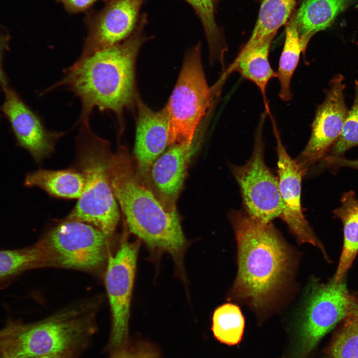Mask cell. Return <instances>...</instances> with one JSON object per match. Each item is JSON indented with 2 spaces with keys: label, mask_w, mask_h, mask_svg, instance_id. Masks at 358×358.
<instances>
[{
  "label": "cell",
  "mask_w": 358,
  "mask_h": 358,
  "mask_svg": "<svg viewBox=\"0 0 358 358\" xmlns=\"http://www.w3.org/2000/svg\"><path fill=\"white\" fill-rule=\"evenodd\" d=\"M276 141L279 188L283 208L280 217L287 224L299 243H309L318 248L327 261L326 250L304 217L301 204V182L304 176L300 167L286 151L274 121Z\"/></svg>",
  "instance_id": "obj_13"
},
{
  "label": "cell",
  "mask_w": 358,
  "mask_h": 358,
  "mask_svg": "<svg viewBox=\"0 0 358 358\" xmlns=\"http://www.w3.org/2000/svg\"><path fill=\"white\" fill-rule=\"evenodd\" d=\"M342 75L331 81L325 100L318 107L312 125L309 140L294 159L304 176L326 155L338 138L348 115L344 100L345 85Z\"/></svg>",
  "instance_id": "obj_11"
},
{
  "label": "cell",
  "mask_w": 358,
  "mask_h": 358,
  "mask_svg": "<svg viewBox=\"0 0 358 358\" xmlns=\"http://www.w3.org/2000/svg\"><path fill=\"white\" fill-rule=\"evenodd\" d=\"M341 206L333 210L343 225L344 241L337 268L333 278L338 281L346 276L358 253V198L353 190L344 192Z\"/></svg>",
  "instance_id": "obj_19"
},
{
  "label": "cell",
  "mask_w": 358,
  "mask_h": 358,
  "mask_svg": "<svg viewBox=\"0 0 358 358\" xmlns=\"http://www.w3.org/2000/svg\"><path fill=\"white\" fill-rule=\"evenodd\" d=\"M193 141L170 146L152 165L147 182H151L152 191L166 209H176V202L182 188L190 158Z\"/></svg>",
  "instance_id": "obj_15"
},
{
  "label": "cell",
  "mask_w": 358,
  "mask_h": 358,
  "mask_svg": "<svg viewBox=\"0 0 358 358\" xmlns=\"http://www.w3.org/2000/svg\"><path fill=\"white\" fill-rule=\"evenodd\" d=\"M357 146H358V81L355 83L354 103L348 111L340 135L324 157H343L348 150Z\"/></svg>",
  "instance_id": "obj_26"
},
{
  "label": "cell",
  "mask_w": 358,
  "mask_h": 358,
  "mask_svg": "<svg viewBox=\"0 0 358 358\" xmlns=\"http://www.w3.org/2000/svg\"><path fill=\"white\" fill-rule=\"evenodd\" d=\"M244 327V316L236 305L225 303L215 310L211 329L220 342L229 346L238 344L242 339Z\"/></svg>",
  "instance_id": "obj_23"
},
{
  "label": "cell",
  "mask_w": 358,
  "mask_h": 358,
  "mask_svg": "<svg viewBox=\"0 0 358 358\" xmlns=\"http://www.w3.org/2000/svg\"><path fill=\"white\" fill-rule=\"evenodd\" d=\"M201 61L200 44L187 52L166 108L168 145L193 141L195 131L212 103Z\"/></svg>",
  "instance_id": "obj_6"
},
{
  "label": "cell",
  "mask_w": 358,
  "mask_h": 358,
  "mask_svg": "<svg viewBox=\"0 0 358 358\" xmlns=\"http://www.w3.org/2000/svg\"></svg>",
  "instance_id": "obj_35"
},
{
  "label": "cell",
  "mask_w": 358,
  "mask_h": 358,
  "mask_svg": "<svg viewBox=\"0 0 358 358\" xmlns=\"http://www.w3.org/2000/svg\"><path fill=\"white\" fill-rule=\"evenodd\" d=\"M8 48V38L0 34V85L2 89L9 87L8 79L4 72L2 66V60L4 53Z\"/></svg>",
  "instance_id": "obj_31"
},
{
  "label": "cell",
  "mask_w": 358,
  "mask_h": 358,
  "mask_svg": "<svg viewBox=\"0 0 358 358\" xmlns=\"http://www.w3.org/2000/svg\"><path fill=\"white\" fill-rule=\"evenodd\" d=\"M333 173L341 167H348L358 170V159L349 160L344 156L338 157H325L320 162Z\"/></svg>",
  "instance_id": "obj_29"
},
{
  "label": "cell",
  "mask_w": 358,
  "mask_h": 358,
  "mask_svg": "<svg viewBox=\"0 0 358 358\" xmlns=\"http://www.w3.org/2000/svg\"><path fill=\"white\" fill-rule=\"evenodd\" d=\"M238 249V272L231 294L256 309L268 306L290 270L289 251L271 222L251 218L245 211L229 214Z\"/></svg>",
  "instance_id": "obj_2"
},
{
  "label": "cell",
  "mask_w": 358,
  "mask_h": 358,
  "mask_svg": "<svg viewBox=\"0 0 358 358\" xmlns=\"http://www.w3.org/2000/svg\"><path fill=\"white\" fill-rule=\"evenodd\" d=\"M139 243L122 242L108 258L105 283L112 316L108 347L113 351L125 344L135 279Z\"/></svg>",
  "instance_id": "obj_10"
},
{
  "label": "cell",
  "mask_w": 358,
  "mask_h": 358,
  "mask_svg": "<svg viewBox=\"0 0 358 358\" xmlns=\"http://www.w3.org/2000/svg\"><path fill=\"white\" fill-rule=\"evenodd\" d=\"M107 238L90 224L67 220L36 244L42 253L44 267L95 270L107 258Z\"/></svg>",
  "instance_id": "obj_7"
},
{
  "label": "cell",
  "mask_w": 358,
  "mask_h": 358,
  "mask_svg": "<svg viewBox=\"0 0 358 358\" xmlns=\"http://www.w3.org/2000/svg\"><path fill=\"white\" fill-rule=\"evenodd\" d=\"M64 5L66 11L75 14L87 11L98 0L105 1L106 0H56Z\"/></svg>",
  "instance_id": "obj_30"
},
{
  "label": "cell",
  "mask_w": 358,
  "mask_h": 358,
  "mask_svg": "<svg viewBox=\"0 0 358 358\" xmlns=\"http://www.w3.org/2000/svg\"><path fill=\"white\" fill-rule=\"evenodd\" d=\"M273 38L251 47L241 49L238 55L227 69L230 74L237 72L244 78L252 82L259 88L263 98L267 113L270 114L266 91L269 81L277 77L272 69L268 55Z\"/></svg>",
  "instance_id": "obj_17"
},
{
  "label": "cell",
  "mask_w": 358,
  "mask_h": 358,
  "mask_svg": "<svg viewBox=\"0 0 358 358\" xmlns=\"http://www.w3.org/2000/svg\"><path fill=\"white\" fill-rule=\"evenodd\" d=\"M137 103L134 147L136 173L145 183L152 165L168 146V115L166 107L154 111L139 99Z\"/></svg>",
  "instance_id": "obj_16"
},
{
  "label": "cell",
  "mask_w": 358,
  "mask_h": 358,
  "mask_svg": "<svg viewBox=\"0 0 358 358\" xmlns=\"http://www.w3.org/2000/svg\"><path fill=\"white\" fill-rule=\"evenodd\" d=\"M296 0H264L250 38L244 45L248 48L273 38L277 30L285 23Z\"/></svg>",
  "instance_id": "obj_21"
},
{
  "label": "cell",
  "mask_w": 358,
  "mask_h": 358,
  "mask_svg": "<svg viewBox=\"0 0 358 358\" xmlns=\"http://www.w3.org/2000/svg\"><path fill=\"white\" fill-rule=\"evenodd\" d=\"M110 358H159L151 347L144 345L127 346L125 344L112 351Z\"/></svg>",
  "instance_id": "obj_28"
},
{
  "label": "cell",
  "mask_w": 358,
  "mask_h": 358,
  "mask_svg": "<svg viewBox=\"0 0 358 358\" xmlns=\"http://www.w3.org/2000/svg\"><path fill=\"white\" fill-rule=\"evenodd\" d=\"M194 8L203 25L211 50L218 52L223 57L225 48L221 32L215 18V0H185Z\"/></svg>",
  "instance_id": "obj_27"
},
{
  "label": "cell",
  "mask_w": 358,
  "mask_h": 358,
  "mask_svg": "<svg viewBox=\"0 0 358 358\" xmlns=\"http://www.w3.org/2000/svg\"><path fill=\"white\" fill-rule=\"evenodd\" d=\"M82 124L79 161L85 187L68 220L90 224L109 237L114 232L120 216L109 175L112 153L108 142L91 132L89 122Z\"/></svg>",
  "instance_id": "obj_5"
},
{
  "label": "cell",
  "mask_w": 358,
  "mask_h": 358,
  "mask_svg": "<svg viewBox=\"0 0 358 358\" xmlns=\"http://www.w3.org/2000/svg\"><path fill=\"white\" fill-rule=\"evenodd\" d=\"M302 52L305 50L300 42L294 15L286 27L284 45L276 73L280 84L279 96L283 101H289L292 98L291 79Z\"/></svg>",
  "instance_id": "obj_22"
},
{
  "label": "cell",
  "mask_w": 358,
  "mask_h": 358,
  "mask_svg": "<svg viewBox=\"0 0 358 358\" xmlns=\"http://www.w3.org/2000/svg\"><path fill=\"white\" fill-rule=\"evenodd\" d=\"M4 99L0 108L17 144L26 150L37 163L54 151L56 134L45 128L40 116L9 86L2 89Z\"/></svg>",
  "instance_id": "obj_14"
},
{
  "label": "cell",
  "mask_w": 358,
  "mask_h": 358,
  "mask_svg": "<svg viewBox=\"0 0 358 358\" xmlns=\"http://www.w3.org/2000/svg\"><path fill=\"white\" fill-rule=\"evenodd\" d=\"M19 322H11L0 330V348L4 344L7 339L19 327Z\"/></svg>",
  "instance_id": "obj_32"
},
{
  "label": "cell",
  "mask_w": 358,
  "mask_h": 358,
  "mask_svg": "<svg viewBox=\"0 0 358 358\" xmlns=\"http://www.w3.org/2000/svg\"><path fill=\"white\" fill-rule=\"evenodd\" d=\"M357 7H358V5H357Z\"/></svg>",
  "instance_id": "obj_34"
},
{
  "label": "cell",
  "mask_w": 358,
  "mask_h": 358,
  "mask_svg": "<svg viewBox=\"0 0 358 358\" xmlns=\"http://www.w3.org/2000/svg\"><path fill=\"white\" fill-rule=\"evenodd\" d=\"M358 297L351 294L346 276L327 282L314 280L308 295L299 326L300 351L310 352L320 340L354 309Z\"/></svg>",
  "instance_id": "obj_8"
},
{
  "label": "cell",
  "mask_w": 358,
  "mask_h": 358,
  "mask_svg": "<svg viewBox=\"0 0 358 358\" xmlns=\"http://www.w3.org/2000/svg\"><path fill=\"white\" fill-rule=\"evenodd\" d=\"M95 328V309L91 304L68 308L38 322L21 324L0 348V358L77 353Z\"/></svg>",
  "instance_id": "obj_4"
},
{
  "label": "cell",
  "mask_w": 358,
  "mask_h": 358,
  "mask_svg": "<svg viewBox=\"0 0 358 358\" xmlns=\"http://www.w3.org/2000/svg\"><path fill=\"white\" fill-rule=\"evenodd\" d=\"M144 0H106L99 10L87 11V29L81 56H86L121 42L134 30Z\"/></svg>",
  "instance_id": "obj_12"
},
{
  "label": "cell",
  "mask_w": 358,
  "mask_h": 358,
  "mask_svg": "<svg viewBox=\"0 0 358 358\" xmlns=\"http://www.w3.org/2000/svg\"><path fill=\"white\" fill-rule=\"evenodd\" d=\"M147 15L140 16L134 30L124 40L80 58L67 69L63 78L49 89L64 88L82 104L81 122L88 121L93 109L109 111L122 124L124 110L135 99V63L145 41Z\"/></svg>",
  "instance_id": "obj_1"
},
{
  "label": "cell",
  "mask_w": 358,
  "mask_h": 358,
  "mask_svg": "<svg viewBox=\"0 0 358 358\" xmlns=\"http://www.w3.org/2000/svg\"><path fill=\"white\" fill-rule=\"evenodd\" d=\"M342 322L331 346L332 358H358V302Z\"/></svg>",
  "instance_id": "obj_25"
},
{
  "label": "cell",
  "mask_w": 358,
  "mask_h": 358,
  "mask_svg": "<svg viewBox=\"0 0 358 358\" xmlns=\"http://www.w3.org/2000/svg\"><path fill=\"white\" fill-rule=\"evenodd\" d=\"M109 175L129 231L150 249L167 253L180 263L186 242L177 211L166 209L141 180L124 148L111 153Z\"/></svg>",
  "instance_id": "obj_3"
},
{
  "label": "cell",
  "mask_w": 358,
  "mask_h": 358,
  "mask_svg": "<svg viewBox=\"0 0 358 358\" xmlns=\"http://www.w3.org/2000/svg\"><path fill=\"white\" fill-rule=\"evenodd\" d=\"M85 178L81 172L73 169H39L28 173L24 181L28 187H38L56 197L79 199L85 189Z\"/></svg>",
  "instance_id": "obj_20"
},
{
  "label": "cell",
  "mask_w": 358,
  "mask_h": 358,
  "mask_svg": "<svg viewBox=\"0 0 358 358\" xmlns=\"http://www.w3.org/2000/svg\"><path fill=\"white\" fill-rule=\"evenodd\" d=\"M265 116L264 113L256 131L250 159L242 166L231 165L230 167L239 185L246 213L256 221L268 223L280 217L283 204L278 178L264 160L263 129Z\"/></svg>",
  "instance_id": "obj_9"
},
{
  "label": "cell",
  "mask_w": 358,
  "mask_h": 358,
  "mask_svg": "<svg viewBox=\"0 0 358 358\" xmlns=\"http://www.w3.org/2000/svg\"><path fill=\"white\" fill-rule=\"evenodd\" d=\"M350 0H304L295 14L300 42L305 51L312 37L333 23Z\"/></svg>",
  "instance_id": "obj_18"
},
{
  "label": "cell",
  "mask_w": 358,
  "mask_h": 358,
  "mask_svg": "<svg viewBox=\"0 0 358 358\" xmlns=\"http://www.w3.org/2000/svg\"><path fill=\"white\" fill-rule=\"evenodd\" d=\"M76 353H65L38 357L34 358H75Z\"/></svg>",
  "instance_id": "obj_33"
},
{
  "label": "cell",
  "mask_w": 358,
  "mask_h": 358,
  "mask_svg": "<svg viewBox=\"0 0 358 358\" xmlns=\"http://www.w3.org/2000/svg\"><path fill=\"white\" fill-rule=\"evenodd\" d=\"M41 267H43L42 257L36 244L21 249L0 250V282Z\"/></svg>",
  "instance_id": "obj_24"
}]
</instances>
